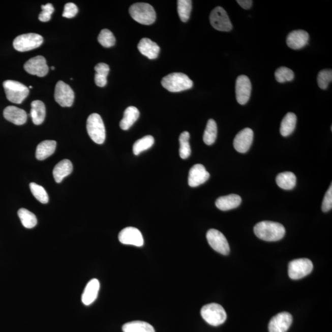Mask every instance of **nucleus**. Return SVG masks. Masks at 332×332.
I'll list each match as a JSON object with an SVG mask.
<instances>
[{
	"mask_svg": "<svg viewBox=\"0 0 332 332\" xmlns=\"http://www.w3.org/2000/svg\"><path fill=\"white\" fill-rule=\"evenodd\" d=\"M254 233L261 240L274 242L283 239L286 234V229L280 223L263 221L255 226Z\"/></svg>",
	"mask_w": 332,
	"mask_h": 332,
	"instance_id": "obj_1",
	"label": "nucleus"
},
{
	"mask_svg": "<svg viewBox=\"0 0 332 332\" xmlns=\"http://www.w3.org/2000/svg\"><path fill=\"white\" fill-rule=\"evenodd\" d=\"M161 84L172 93H178L191 89L193 86L192 79L182 73H172L164 76Z\"/></svg>",
	"mask_w": 332,
	"mask_h": 332,
	"instance_id": "obj_2",
	"label": "nucleus"
},
{
	"mask_svg": "<svg viewBox=\"0 0 332 332\" xmlns=\"http://www.w3.org/2000/svg\"><path fill=\"white\" fill-rule=\"evenodd\" d=\"M132 18L143 25H151L155 22L157 15L154 7L145 3H137L129 8Z\"/></svg>",
	"mask_w": 332,
	"mask_h": 332,
	"instance_id": "obj_3",
	"label": "nucleus"
},
{
	"mask_svg": "<svg viewBox=\"0 0 332 332\" xmlns=\"http://www.w3.org/2000/svg\"><path fill=\"white\" fill-rule=\"evenodd\" d=\"M201 314L204 321L213 326L222 325L227 320V313L221 305L210 304L204 305L201 310Z\"/></svg>",
	"mask_w": 332,
	"mask_h": 332,
	"instance_id": "obj_4",
	"label": "nucleus"
},
{
	"mask_svg": "<svg viewBox=\"0 0 332 332\" xmlns=\"http://www.w3.org/2000/svg\"><path fill=\"white\" fill-rule=\"evenodd\" d=\"M86 128L87 133L94 142L100 145L104 143L106 138L105 125L99 114H91L88 117Z\"/></svg>",
	"mask_w": 332,
	"mask_h": 332,
	"instance_id": "obj_5",
	"label": "nucleus"
},
{
	"mask_svg": "<svg viewBox=\"0 0 332 332\" xmlns=\"http://www.w3.org/2000/svg\"><path fill=\"white\" fill-rule=\"evenodd\" d=\"M3 85L7 99L14 104H21L28 95V88L19 81L7 80Z\"/></svg>",
	"mask_w": 332,
	"mask_h": 332,
	"instance_id": "obj_6",
	"label": "nucleus"
},
{
	"mask_svg": "<svg viewBox=\"0 0 332 332\" xmlns=\"http://www.w3.org/2000/svg\"><path fill=\"white\" fill-rule=\"evenodd\" d=\"M43 38L37 34H26L19 35L14 40V49L19 52L31 51L42 45Z\"/></svg>",
	"mask_w": 332,
	"mask_h": 332,
	"instance_id": "obj_7",
	"label": "nucleus"
},
{
	"mask_svg": "<svg viewBox=\"0 0 332 332\" xmlns=\"http://www.w3.org/2000/svg\"><path fill=\"white\" fill-rule=\"evenodd\" d=\"M313 269L312 261L308 258H299L290 261L288 273L290 279L298 280L310 274Z\"/></svg>",
	"mask_w": 332,
	"mask_h": 332,
	"instance_id": "obj_8",
	"label": "nucleus"
},
{
	"mask_svg": "<svg viewBox=\"0 0 332 332\" xmlns=\"http://www.w3.org/2000/svg\"><path fill=\"white\" fill-rule=\"evenodd\" d=\"M206 237L208 244L214 251L224 255L230 253V248L227 238L221 232L216 229H210L207 231Z\"/></svg>",
	"mask_w": 332,
	"mask_h": 332,
	"instance_id": "obj_9",
	"label": "nucleus"
},
{
	"mask_svg": "<svg viewBox=\"0 0 332 332\" xmlns=\"http://www.w3.org/2000/svg\"><path fill=\"white\" fill-rule=\"evenodd\" d=\"M210 22L212 26L219 31L229 32L233 28L227 12L220 7H216L211 12Z\"/></svg>",
	"mask_w": 332,
	"mask_h": 332,
	"instance_id": "obj_10",
	"label": "nucleus"
},
{
	"mask_svg": "<svg viewBox=\"0 0 332 332\" xmlns=\"http://www.w3.org/2000/svg\"><path fill=\"white\" fill-rule=\"evenodd\" d=\"M54 98L61 107H72L75 99V94L69 85L59 81L55 86Z\"/></svg>",
	"mask_w": 332,
	"mask_h": 332,
	"instance_id": "obj_11",
	"label": "nucleus"
},
{
	"mask_svg": "<svg viewBox=\"0 0 332 332\" xmlns=\"http://www.w3.org/2000/svg\"><path fill=\"white\" fill-rule=\"evenodd\" d=\"M24 69L29 74L37 75L39 77L45 76L49 72L46 58L42 55H38L26 62Z\"/></svg>",
	"mask_w": 332,
	"mask_h": 332,
	"instance_id": "obj_12",
	"label": "nucleus"
},
{
	"mask_svg": "<svg viewBox=\"0 0 332 332\" xmlns=\"http://www.w3.org/2000/svg\"><path fill=\"white\" fill-rule=\"evenodd\" d=\"M252 85L248 76L240 75L236 81V98L240 105H245L251 97Z\"/></svg>",
	"mask_w": 332,
	"mask_h": 332,
	"instance_id": "obj_13",
	"label": "nucleus"
},
{
	"mask_svg": "<svg viewBox=\"0 0 332 332\" xmlns=\"http://www.w3.org/2000/svg\"><path fill=\"white\" fill-rule=\"evenodd\" d=\"M293 317L287 312L276 314L270 320L268 329L269 332H286L292 324Z\"/></svg>",
	"mask_w": 332,
	"mask_h": 332,
	"instance_id": "obj_14",
	"label": "nucleus"
},
{
	"mask_svg": "<svg viewBox=\"0 0 332 332\" xmlns=\"http://www.w3.org/2000/svg\"><path fill=\"white\" fill-rule=\"evenodd\" d=\"M120 243L126 245L141 247L143 245V237L141 232L134 227H127L120 232L118 236Z\"/></svg>",
	"mask_w": 332,
	"mask_h": 332,
	"instance_id": "obj_15",
	"label": "nucleus"
},
{
	"mask_svg": "<svg viewBox=\"0 0 332 332\" xmlns=\"http://www.w3.org/2000/svg\"><path fill=\"white\" fill-rule=\"evenodd\" d=\"M253 139V131L250 128L244 129L235 137L234 147L237 152L245 154L251 148Z\"/></svg>",
	"mask_w": 332,
	"mask_h": 332,
	"instance_id": "obj_16",
	"label": "nucleus"
},
{
	"mask_svg": "<svg viewBox=\"0 0 332 332\" xmlns=\"http://www.w3.org/2000/svg\"><path fill=\"white\" fill-rule=\"evenodd\" d=\"M210 177L205 167L202 164H195L189 172V185L191 187H196L205 183Z\"/></svg>",
	"mask_w": 332,
	"mask_h": 332,
	"instance_id": "obj_17",
	"label": "nucleus"
},
{
	"mask_svg": "<svg viewBox=\"0 0 332 332\" xmlns=\"http://www.w3.org/2000/svg\"><path fill=\"white\" fill-rule=\"evenodd\" d=\"M309 34L306 31L298 30L290 32L287 38V45L290 48L299 49L308 45Z\"/></svg>",
	"mask_w": 332,
	"mask_h": 332,
	"instance_id": "obj_18",
	"label": "nucleus"
},
{
	"mask_svg": "<svg viewBox=\"0 0 332 332\" xmlns=\"http://www.w3.org/2000/svg\"><path fill=\"white\" fill-rule=\"evenodd\" d=\"M5 118L16 125H24L27 119L25 111L15 106H8L4 111Z\"/></svg>",
	"mask_w": 332,
	"mask_h": 332,
	"instance_id": "obj_19",
	"label": "nucleus"
},
{
	"mask_svg": "<svg viewBox=\"0 0 332 332\" xmlns=\"http://www.w3.org/2000/svg\"><path fill=\"white\" fill-rule=\"evenodd\" d=\"M138 49L141 54L148 57L149 59H155L160 52V48L157 43L149 38H142L138 45Z\"/></svg>",
	"mask_w": 332,
	"mask_h": 332,
	"instance_id": "obj_20",
	"label": "nucleus"
},
{
	"mask_svg": "<svg viewBox=\"0 0 332 332\" xmlns=\"http://www.w3.org/2000/svg\"><path fill=\"white\" fill-rule=\"evenodd\" d=\"M100 289V283L97 279L91 280L86 285L82 295V302L88 306L93 304L97 298Z\"/></svg>",
	"mask_w": 332,
	"mask_h": 332,
	"instance_id": "obj_21",
	"label": "nucleus"
},
{
	"mask_svg": "<svg viewBox=\"0 0 332 332\" xmlns=\"http://www.w3.org/2000/svg\"><path fill=\"white\" fill-rule=\"evenodd\" d=\"M242 199L239 195L231 194L227 196L220 197L216 202L217 208L223 211H227L239 206Z\"/></svg>",
	"mask_w": 332,
	"mask_h": 332,
	"instance_id": "obj_22",
	"label": "nucleus"
},
{
	"mask_svg": "<svg viewBox=\"0 0 332 332\" xmlns=\"http://www.w3.org/2000/svg\"><path fill=\"white\" fill-rule=\"evenodd\" d=\"M73 165L71 161L64 160L60 161L53 170V175L57 183H61L65 177H67L72 172Z\"/></svg>",
	"mask_w": 332,
	"mask_h": 332,
	"instance_id": "obj_23",
	"label": "nucleus"
},
{
	"mask_svg": "<svg viewBox=\"0 0 332 332\" xmlns=\"http://www.w3.org/2000/svg\"><path fill=\"white\" fill-rule=\"evenodd\" d=\"M31 116L35 125H42L46 117V107L41 101H34L31 104Z\"/></svg>",
	"mask_w": 332,
	"mask_h": 332,
	"instance_id": "obj_24",
	"label": "nucleus"
},
{
	"mask_svg": "<svg viewBox=\"0 0 332 332\" xmlns=\"http://www.w3.org/2000/svg\"><path fill=\"white\" fill-rule=\"evenodd\" d=\"M139 116V111L136 107L133 106L128 107L125 111L123 118L120 122V128L124 131L128 130L136 123Z\"/></svg>",
	"mask_w": 332,
	"mask_h": 332,
	"instance_id": "obj_25",
	"label": "nucleus"
},
{
	"mask_svg": "<svg viewBox=\"0 0 332 332\" xmlns=\"http://www.w3.org/2000/svg\"><path fill=\"white\" fill-rule=\"evenodd\" d=\"M57 143L54 140H45L37 146L36 158L43 161L54 154L56 148Z\"/></svg>",
	"mask_w": 332,
	"mask_h": 332,
	"instance_id": "obj_26",
	"label": "nucleus"
},
{
	"mask_svg": "<svg viewBox=\"0 0 332 332\" xmlns=\"http://www.w3.org/2000/svg\"><path fill=\"white\" fill-rule=\"evenodd\" d=\"M276 183L281 189L290 190L294 189L296 183V177L293 173L285 172L278 174L276 179Z\"/></svg>",
	"mask_w": 332,
	"mask_h": 332,
	"instance_id": "obj_27",
	"label": "nucleus"
},
{
	"mask_svg": "<svg viewBox=\"0 0 332 332\" xmlns=\"http://www.w3.org/2000/svg\"><path fill=\"white\" fill-rule=\"evenodd\" d=\"M296 124V116L293 113H288L281 122L280 133L283 137L290 136L294 131Z\"/></svg>",
	"mask_w": 332,
	"mask_h": 332,
	"instance_id": "obj_28",
	"label": "nucleus"
},
{
	"mask_svg": "<svg viewBox=\"0 0 332 332\" xmlns=\"http://www.w3.org/2000/svg\"><path fill=\"white\" fill-rule=\"evenodd\" d=\"M123 332H155L153 326L143 321H132L123 326Z\"/></svg>",
	"mask_w": 332,
	"mask_h": 332,
	"instance_id": "obj_29",
	"label": "nucleus"
},
{
	"mask_svg": "<svg viewBox=\"0 0 332 332\" xmlns=\"http://www.w3.org/2000/svg\"><path fill=\"white\" fill-rule=\"evenodd\" d=\"M95 83L99 87H104L107 84V76L110 67L105 63H99L95 67Z\"/></svg>",
	"mask_w": 332,
	"mask_h": 332,
	"instance_id": "obj_30",
	"label": "nucleus"
},
{
	"mask_svg": "<svg viewBox=\"0 0 332 332\" xmlns=\"http://www.w3.org/2000/svg\"><path fill=\"white\" fill-rule=\"evenodd\" d=\"M18 216L22 224L26 228H33L37 224L36 216L26 208H20L18 211Z\"/></svg>",
	"mask_w": 332,
	"mask_h": 332,
	"instance_id": "obj_31",
	"label": "nucleus"
},
{
	"mask_svg": "<svg viewBox=\"0 0 332 332\" xmlns=\"http://www.w3.org/2000/svg\"><path fill=\"white\" fill-rule=\"evenodd\" d=\"M217 136V126L214 119L208 120L203 135L204 142L212 145L216 142Z\"/></svg>",
	"mask_w": 332,
	"mask_h": 332,
	"instance_id": "obj_32",
	"label": "nucleus"
},
{
	"mask_svg": "<svg viewBox=\"0 0 332 332\" xmlns=\"http://www.w3.org/2000/svg\"><path fill=\"white\" fill-rule=\"evenodd\" d=\"M155 143L154 138L152 136H146L136 141L133 145V153L135 155H139L141 153L150 148Z\"/></svg>",
	"mask_w": 332,
	"mask_h": 332,
	"instance_id": "obj_33",
	"label": "nucleus"
},
{
	"mask_svg": "<svg viewBox=\"0 0 332 332\" xmlns=\"http://www.w3.org/2000/svg\"><path fill=\"white\" fill-rule=\"evenodd\" d=\"M190 138V133L187 131L182 132L180 137H179V142H180L179 153H180V158L184 159V160L189 158L191 155V153H192L189 143Z\"/></svg>",
	"mask_w": 332,
	"mask_h": 332,
	"instance_id": "obj_34",
	"label": "nucleus"
},
{
	"mask_svg": "<svg viewBox=\"0 0 332 332\" xmlns=\"http://www.w3.org/2000/svg\"><path fill=\"white\" fill-rule=\"evenodd\" d=\"M192 10V2L190 0H178L177 11L179 17L182 22H186L190 17Z\"/></svg>",
	"mask_w": 332,
	"mask_h": 332,
	"instance_id": "obj_35",
	"label": "nucleus"
},
{
	"mask_svg": "<svg viewBox=\"0 0 332 332\" xmlns=\"http://www.w3.org/2000/svg\"><path fill=\"white\" fill-rule=\"evenodd\" d=\"M30 189L31 192L33 194L35 198L42 202V204H47L49 201V197L48 193L45 189L40 185L35 183L30 184Z\"/></svg>",
	"mask_w": 332,
	"mask_h": 332,
	"instance_id": "obj_36",
	"label": "nucleus"
},
{
	"mask_svg": "<svg viewBox=\"0 0 332 332\" xmlns=\"http://www.w3.org/2000/svg\"><path fill=\"white\" fill-rule=\"evenodd\" d=\"M100 44L105 48H110L115 45L116 39L112 32L108 29H104L101 32L98 37Z\"/></svg>",
	"mask_w": 332,
	"mask_h": 332,
	"instance_id": "obj_37",
	"label": "nucleus"
},
{
	"mask_svg": "<svg viewBox=\"0 0 332 332\" xmlns=\"http://www.w3.org/2000/svg\"><path fill=\"white\" fill-rule=\"evenodd\" d=\"M275 78L279 83L292 81L294 78V73L287 67H282L275 72Z\"/></svg>",
	"mask_w": 332,
	"mask_h": 332,
	"instance_id": "obj_38",
	"label": "nucleus"
},
{
	"mask_svg": "<svg viewBox=\"0 0 332 332\" xmlns=\"http://www.w3.org/2000/svg\"><path fill=\"white\" fill-rule=\"evenodd\" d=\"M332 80L331 70H323L317 76V83L322 89H326Z\"/></svg>",
	"mask_w": 332,
	"mask_h": 332,
	"instance_id": "obj_39",
	"label": "nucleus"
},
{
	"mask_svg": "<svg viewBox=\"0 0 332 332\" xmlns=\"http://www.w3.org/2000/svg\"><path fill=\"white\" fill-rule=\"evenodd\" d=\"M42 12L40 14L38 19L40 21L46 22L49 21L51 19V15L54 11L53 5L51 4H48L46 5L42 6Z\"/></svg>",
	"mask_w": 332,
	"mask_h": 332,
	"instance_id": "obj_40",
	"label": "nucleus"
},
{
	"mask_svg": "<svg viewBox=\"0 0 332 332\" xmlns=\"http://www.w3.org/2000/svg\"><path fill=\"white\" fill-rule=\"evenodd\" d=\"M332 208V186L330 185V188L326 192L324 196V200L322 202V210L324 213H327L330 211Z\"/></svg>",
	"mask_w": 332,
	"mask_h": 332,
	"instance_id": "obj_41",
	"label": "nucleus"
},
{
	"mask_svg": "<svg viewBox=\"0 0 332 332\" xmlns=\"http://www.w3.org/2000/svg\"><path fill=\"white\" fill-rule=\"evenodd\" d=\"M78 12V9L75 4L73 3H68L65 5L63 16L66 18H73L77 14Z\"/></svg>",
	"mask_w": 332,
	"mask_h": 332,
	"instance_id": "obj_42",
	"label": "nucleus"
},
{
	"mask_svg": "<svg viewBox=\"0 0 332 332\" xmlns=\"http://www.w3.org/2000/svg\"><path fill=\"white\" fill-rule=\"evenodd\" d=\"M252 2H253L251 0H237V4L245 10H249L251 8Z\"/></svg>",
	"mask_w": 332,
	"mask_h": 332,
	"instance_id": "obj_43",
	"label": "nucleus"
},
{
	"mask_svg": "<svg viewBox=\"0 0 332 332\" xmlns=\"http://www.w3.org/2000/svg\"><path fill=\"white\" fill-rule=\"evenodd\" d=\"M51 69H52V70H54V69H55L54 67H51Z\"/></svg>",
	"mask_w": 332,
	"mask_h": 332,
	"instance_id": "obj_44",
	"label": "nucleus"
},
{
	"mask_svg": "<svg viewBox=\"0 0 332 332\" xmlns=\"http://www.w3.org/2000/svg\"><path fill=\"white\" fill-rule=\"evenodd\" d=\"M29 88H30V89H31V88H32V86H31L30 87H29Z\"/></svg>",
	"mask_w": 332,
	"mask_h": 332,
	"instance_id": "obj_45",
	"label": "nucleus"
}]
</instances>
